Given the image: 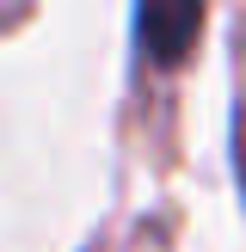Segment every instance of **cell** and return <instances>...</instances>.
Listing matches in <instances>:
<instances>
[{
  "label": "cell",
  "mask_w": 246,
  "mask_h": 252,
  "mask_svg": "<svg viewBox=\"0 0 246 252\" xmlns=\"http://www.w3.org/2000/svg\"><path fill=\"white\" fill-rule=\"evenodd\" d=\"M203 0H142V49L154 62H179L197 43Z\"/></svg>",
  "instance_id": "6da1fadb"
}]
</instances>
